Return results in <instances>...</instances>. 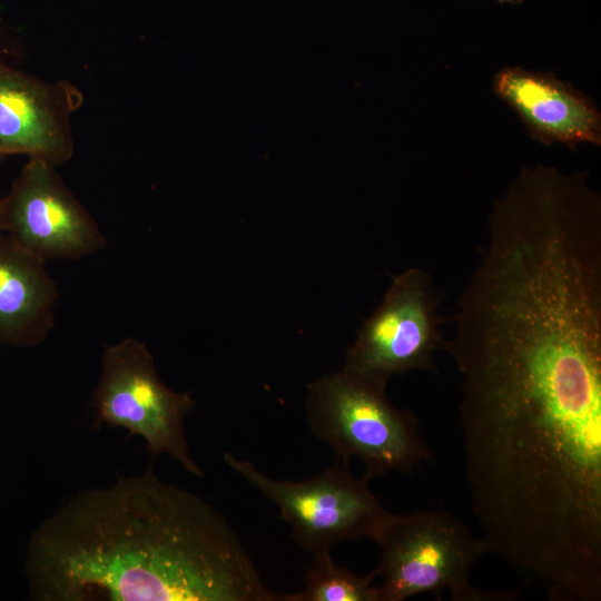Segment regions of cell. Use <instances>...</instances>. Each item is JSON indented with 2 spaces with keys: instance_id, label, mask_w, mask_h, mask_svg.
Returning a JSON list of instances; mask_svg holds the SVG:
<instances>
[{
  "instance_id": "1",
  "label": "cell",
  "mask_w": 601,
  "mask_h": 601,
  "mask_svg": "<svg viewBox=\"0 0 601 601\" xmlns=\"http://www.w3.org/2000/svg\"><path fill=\"white\" fill-rule=\"evenodd\" d=\"M38 601H282L227 520L151 471L85 490L30 535Z\"/></svg>"
},
{
  "instance_id": "2",
  "label": "cell",
  "mask_w": 601,
  "mask_h": 601,
  "mask_svg": "<svg viewBox=\"0 0 601 601\" xmlns=\"http://www.w3.org/2000/svg\"><path fill=\"white\" fill-rule=\"evenodd\" d=\"M385 390L345 368L308 385L309 430L338 461L359 460L368 480L391 472L410 474L432 460L417 417L393 406Z\"/></svg>"
},
{
  "instance_id": "3",
  "label": "cell",
  "mask_w": 601,
  "mask_h": 601,
  "mask_svg": "<svg viewBox=\"0 0 601 601\" xmlns=\"http://www.w3.org/2000/svg\"><path fill=\"white\" fill-rule=\"evenodd\" d=\"M374 542L381 559L372 573L381 577L380 601H402L447 589L455 601L506 600V594L473 587L469 573L486 552L482 539L444 511L388 512ZM509 599V598H508Z\"/></svg>"
},
{
  "instance_id": "4",
  "label": "cell",
  "mask_w": 601,
  "mask_h": 601,
  "mask_svg": "<svg viewBox=\"0 0 601 601\" xmlns=\"http://www.w3.org/2000/svg\"><path fill=\"white\" fill-rule=\"evenodd\" d=\"M91 404L98 423L140 436L152 456L168 455L188 473L204 476L190 457L184 425L196 402L161 382L152 354L139 339L126 337L105 349Z\"/></svg>"
},
{
  "instance_id": "5",
  "label": "cell",
  "mask_w": 601,
  "mask_h": 601,
  "mask_svg": "<svg viewBox=\"0 0 601 601\" xmlns=\"http://www.w3.org/2000/svg\"><path fill=\"white\" fill-rule=\"evenodd\" d=\"M225 463L272 501L292 529L293 538L313 555L342 541L375 540L388 511L368 489V479L355 477L338 461L305 481H282L259 471L250 461L230 453Z\"/></svg>"
},
{
  "instance_id": "6",
  "label": "cell",
  "mask_w": 601,
  "mask_h": 601,
  "mask_svg": "<svg viewBox=\"0 0 601 601\" xmlns=\"http://www.w3.org/2000/svg\"><path fill=\"white\" fill-rule=\"evenodd\" d=\"M439 303L436 286L423 268L395 276L359 329L344 368L384 385L393 375L410 371L436 372L434 353L444 342Z\"/></svg>"
},
{
  "instance_id": "7",
  "label": "cell",
  "mask_w": 601,
  "mask_h": 601,
  "mask_svg": "<svg viewBox=\"0 0 601 601\" xmlns=\"http://www.w3.org/2000/svg\"><path fill=\"white\" fill-rule=\"evenodd\" d=\"M0 229L43 262L79 259L106 246L96 220L41 159L29 158L0 198Z\"/></svg>"
},
{
  "instance_id": "8",
  "label": "cell",
  "mask_w": 601,
  "mask_h": 601,
  "mask_svg": "<svg viewBox=\"0 0 601 601\" xmlns=\"http://www.w3.org/2000/svg\"><path fill=\"white\" fill-rule=\"evenodd\" d=\"M82 92L66 80L45 81L0 58V154L26 155L58 167L75 149L71 116Z\"/></svg>"
},
{
  "instance_id": "9",
  "label": "cell",
  "mask_w": 601,
  "mask_h": 601,
  "mask_svg": "<svg viewBox=\"0 0 601 601\" xmlns=\"http://www.w3.org/2000/svg\"><path fill=\"white\" fill-rule=\"evenodd\" d=\"M494 93L521 118L530 136L545 145L601 146V114L594 102L552 73L504 67L493 78Z\"/></svg>"
},
{
  "instance_id": "10",
  "label": "cell",
  "mask_w": 601,
  "mask_h": 601,
  "mask_svg": "<svg viewBox=\"0 0 601 601\" xmlns=\"http://www.w3.org/2000/svg\"><path fill=\"white\" fill-rule=\"evenodd\" d=\"M45 264L0 230V344L32 347L49 336L59 292Z\"/></svg>"
},
{
  "instance_id": "11",
  "label": "cell",
  "mask_w": 601,
  "mask_h": 601,
  "mask_svg": "<svg viewBox=\"0 0 601 601\" xmlns=\"http://www.w3.org/2000/svg\"><path fill=\"white\" fill-rule=\"evenodd\" d=\"M313 560L304 589L283 595L282 601H380L372 573L359 577L337 565L331 551L317 553Z\"/></svg>"
},
{
  "instance_id": "12",
  "label": "cell",
  "mask_w": 601,
  "mask_h": 601,
  "mask_svg": "<svg viewBox=\"0 0 601 601\" xmlns=\"http://www.w3.org/2000/svg\"><path fill=\"white\" fill-rule=\"evenodd\" d=\"M497 1H500V2H510V3H519V2H521L523 0H497Z\"/></svg>"
},
{
  "instance_id": "13",
  "label": "cell",
  "mask_w": 601,
  "mask_h": 601,
  "mask_svg": "<svg viewBox=\"0 0 601 601\" xmlns=\"http://www.w3.org/2000/svg\"><path fill=\"white\" fill-rule=\"evenodd\" d=\"M4 158H6V157H4L2 154H0V161H1L2 159H4Z\"/></svg>"
},
{
  "instance_id": "14",
  "label": "cell",
  "mask_w": 601,
  "mask_h": 601,
  "mask_svg": "<svg viewBox=\"0 0 601 601\" xmlns=\"http://www.w3.org/2000/svg\"><path fill=\"white\" fill-rule=\"evenodd\" d=\"M1 230V229H0Z\"/></svg>"
}]
</instances>
